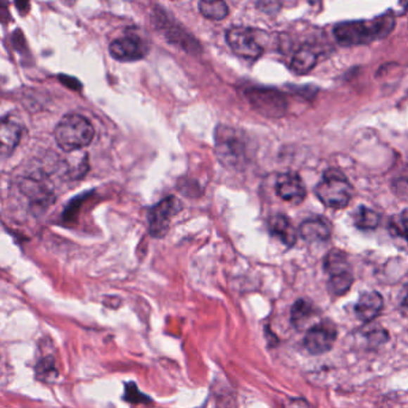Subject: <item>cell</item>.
<instances>
[{
	"mask_svg": "<svg viewBox=\"0 0 408 408\" xmlns=\"http://www.w3.org/2000/svg\"><path fill=\"white\" fill-rule=\"evenodd\" d=\"M181 210V204L175 196H168L155 205L148 212L150 234L153 237H163L168 231L169 223L174 215Z\"/></svg>",
	"mask_w": 408,
	"mask_h": 408,
	"instance_id": "52a82bcc",
	"label": "cell"
},
{
	"mask_svg": "<svg viewBox=\"0 0 408 408\" xmlns=\"http://www.w3.org/2000/svg\"><path fill=\"white\" fill-rule=\"evenodd\" d=\"M65 4L72 5L75 3V0H63Z\"/></svg>",
	"mask_w": 408,
	"mask_h": 408,
	"instance_id": "4316f807",
	"label": "cell"
},
{
	"mask_svg": "<svg viewBox=\"0 0 408 408\" xmlns=\"http://www.w3.org/2000/svg\"><path fill=\"white\" fill-rule=\"evenodd\" d=\"M393 230L396 236L401 237L408 242V210H404L400 216L397 217L395 223H393Z\"/></svg>",
	"mask_w": 408,
	"mask_h": 408,
	"instance_id": "44dd1931",
	"label": "cell"
},
{
	"mask_svg": "<svg viewBox=\"0 0 408 408\" xmlns=\"http://www.w3.org/2000/svg\"><path fill=\"white\" fill-rule=\"evenodd\" d=\"M317 63V56L315 51L312 47H302L295 53L291 61V68L297 75H305L315 68Z\"/></svg>",
	"mask_w": 408,
	"mask_h": 408,
	"instance_id": "9a60e30c",
	"label": "cell"
},
{
	"mask_svg": "<svg viewBox=\"0 0 408 408\" xmlns=\"http://www.w3.org/2000/svg\"><path fill=\"white\" fill-rule=\"evenodd\" d=\"M1 139V155L8 156L16 148L20 141V126L15 121L4 119L0 129Z\"/></svg>",
	"mask_w": 408,
	"mask_h": 408,
	"instance_id": "5bb4252c",
	"label": "cell"
},
{
	"mask_svg": "<svg viewBox=\"0 0 408 408\" xmlns=\"http://www.w3.org/2000/svg\"><path fill=\"white\" fill-rule=\"evenodd\" d=\"M216 155L220 163L230 169H240L248 160V146L243 133L236 128L219 125L215 132Z\"/></svg>",
	"mask_w": 408,
	"mask_h": 408,
	"instance_id": "7a4b0ae2",
	"label": "cell"
},
{
	"mask_svg": "<svg viewBox=\"0 0 408 408\" xmlns=\"http://www.w3.org/2000/svg\"><path fill=\"white\" fill-rule=\"evenodd\" d=\"M51 374L56 375L54 362L52 358H46L41 362L40 365H37V375L41 380H47V378H51Z\"/></svg>",
	"mask_w": 408,
	"mask_h": 408,
	"instance_id": "7402d4cb",
	"label": "cell"
},
{
	"mask_svg": "<svg viewBox=\"0 0 408 408\" xmlns=\"http://www.w3.org/2000/svg\"><path fill=\"white\" fill-rule=\"evenodd\" d=\"M268 228L273 236L278 237L288 247H293V244L296 243L298 231L288 217L283 215L273 216L268 222Z\"/></svg>",
	"mask_w": 408,
	"mask_h": 408,
	"instance_id": "4fadbf2b",
	"label": "cell"
},
{
	"mask_svg": "<svg viewBox=\"0 0 408 408\" xmlns=\"http://www.w3.org/2000/svg\"><path fill=\"white\" fill-rule=\"evenodd\" d=\"M324 267V271L327 272L329 276V274H333V273L343 272V271L351 269L348 254L343 252V250H339V249H334V250L329 252L326 255Z\"/></svg>",
	"mask_w": 408,
	"mask_h": 408,
	"instance_id": "ac0fdd59",
	"label": "cell"
},
{
	"mask_svg": "<svg viewBox=\"0 0 408 408\" xmlns=\"http://www.w3.org/2000/svg\"><path fill=\"white\" fill-rule=\"evenodd\" d=\"M329 293L336 295V296H343L352 286L353 274L351 269L343 271V272L333 273V274H329Z\"/></svg>",
	"mask_w": 408,
	"mask_h": 408,
	"instance_id": "e0dca14e",
	"label": "cell"
},
{
	"mask_svg": "<svg viewBox=\"0 0 408 408\" xmlns=\"http://www.w3.org/2000/svg\"><path fill=\"white\" fill-rule=\"evenodd\" d=\"M395 27V17L392 13H384L372 20L343 22L334 28L338 44L344 47L370 44L372 41L388 37Z\"/></svg>",
	"mask_w": 408,
	"mask_h": 408,
	"instance_id": "6da1fadb",
	"label": "cell"
},
{
	"mask_svg": "<svg viewBox=\"0 0 408 408\" xmlns=\"http://www.w3.org/2000/svg\"><path fill=\"white\" fill-rule=\"evenodd\" d=\"M199 10L205 18L222 20L229 15V8L224 0H200Z\"/></svg>",
	"mask_w": 408,
	"mask_h": 408,
	"instance_id": "2e32d148",
	"label": "cell"
},
{
	"mask_svg": "<svg viewBox=\"0 0 408 408\" xmlns=\"http://www.w3.org/2000/svg\"><path fill=\"white\" fill-rule=\"evenodd\" d=\"M336 340V326L329 321H324L312 326V329H309L305 334L303 344L309 353L317 356L329 352Z\"/></svg>",
	"mask_w": 408,
	"mask_h": 408,
	"instance_id": "ba28073f",
	"label": "cell"
},
{
	"mask_svg": "<svg viewBox=\"0 0 408 408\" xmlns=\"http://www.w3.org/2000/svg\"><path fill=\"white\" fill-rule=\"evenodd\" d=\"M383 297L376 291L364 293L355 305L357 317L363 322H370L380 315L383 309Z\"/></svg>",
	"mask_w": 408,
	"mask_h": 408,
	"instance_id": "7c38bea8",
	"label": "cell"
},
{
	"mask_svg": "<svg viewBox=\"0 0 408 408\" xmlns=\"http://www.w3.org/2000/svg\"><path fill=\"white\" fill-rule=\"evenodd\" d=\"M247 96L253 108L267 117H281L288 108L284 95L274 89H250Z\"/></svg>",
	"mask_w": 408,
	"mask_h": 408,
	"instance_id": "5b68a950",
	"label": "cell"
},
{
	"mask_svg": "<svg viewBox=\"0 0 408 408\" xmlns=\"http://www.w3.org/2000/svg\"><path fill=\"white\" fill-rule=\"evenodd\" d=\"M353 219H355L357 228L362 229V230H372V229H376L380 224L381 216L376 211L362 206L357 210Z\"/></svg>",
	"mask_w": 408,
	"mask_h": 408,
	"instance_id": "ffe728a7",
	"label": "cell"
},
{
	"mask_svg": "<svg viewBox=\"0 0 408 408\" xmlns=\"http://www.w3.org/2000/svg\"><path fill=\"white\" fill-rule=\"evenodd\" d=\"M401 312L404 317H408V284L404 286V291H402V296L400 300Z\"/></svg>",
	"mask_w": 408,
	"mask_h": 408,
	"instance_id": "cb8c5ba5",
	"label": "cell"
},
{
	"mask_svg": "<svg viewBox=\"0 0 408 408\" xmlns=\"http://www.w3.org/2000/svg\"><path fill=\"white\" fill-rule=\"evenodd\" d=\"M110 56L119 61H136L146 56L148 49L144 41L136 35H126L125 37L113 41L109 47Z\"/></svg>",
	"mask_w": 408,
	"mask_h": 408,
	"instance_id": "9c48e42d",
	"label": "cell"
},
{
	"mask_svg": "<svg viewBox=\"0 0 408 408\" xmlns=\"http://www.w3.org/2000/svg\"><path fill=\"white\" fill-rule=\"evenodd\" d=\"M276 192L283 200L291 204H300L307 196L303 180L296 172H285L276 179Z\"/></svg>",
	"mask_w": 408,
	"mask_h": 408,
	"instance_id": "30bf717a",
	"label": "cell"
},
{
	"mask_svg": "<svg viewBox=\"0 0 408 408\" xmlns=\"http://www.w3.org/2000/svg\"><path fill=\"white\" fill-rule=\"evenodd\" d=\"M401 4L404 6V10H408V0H401Z\"/></svg>",
	"mask_w": 408,
	"mask_h": 408,
	"instance_id": "484cf974",
	"label": "cell"
},
{
	"mask_svg": "<svg viewBox=\"0 0 408 408\" xmlns=\"http://www.w3.org/2000/svg\"><path fill=\"white\" fill-rule=\"evenodd\" d=\"M95 136V129L88 119L78 114H68L56 128V141L61 150L72 153L87 148Z\"/></svg>",
	"mask_w": 408,
	"mask_h": 408,
	"instance_id": "3957f363",
	"label": "cell"
},
{
	"mask_svg": "<svg viewBox=\"0 0 408 408\" xmlns=\"http://www.w3.org/2000/svg\"><path fill=\"white\" fill-rule=\"evenodd\" d=\"M279 5H281L279 0H259L257 8L262 10L264 13H273L279 8Z\"/></svg>",
	"mask_w": 408,
	"mask_h": 408,
	"instance_id": "603a6c76",
	"label": "cell"
},
{
	"mask_svg": "<svg viewBox=\"0 0 408 408\" xmlns=\"http://www.w3.org/2000/svg\"><path fill=\"white\" fill-rule=\"evenodd\" d=\"M225 39L232 52L243 59H257L264 52L252 29L232 27L227 32Z\"/></svg>",
	"mask_w": 408,
	"mask_h": 408,
	"instance_id": "8992f818",
	"label": "cell"
},
{
	"mask_svg": "<svg viewBox=\"0 0 408 408\" xmlns=\"http://www.w3.org/2000/svg\"><path fill=\"white\" fill-rule=\"evenodd\" d=\"M15 3H16L17 8L20 10V13L28 11L29 0H15Z\"/></svg>",
	"mask_w": 408,
	"mask_h": 408,
	"instance_id": "d4e9b609",
	"label": "cell"
},
{
	"mask_svg": "<svg viewBox=\"0 0 408 408\" xmlns=\"http://www.w3.org/2000/svg\"><path fill=\"white\" fill-rule=\"evenodd\" d=\"M315 194L326 208L340 210L346 208L352 199V184L343 172L329 169L324 172L320 184H317Z\"/></svg>",
	"mask_w": 408,
	"mask_h": 408,
	"instance_id": "277c9868",
	"label": "cell"
},
{
	"mask_svg": "<svg viewBox=\"0 0 408 408\" xmlns=\"http://www.w3.org/2000/svg\"><path fill=\"white\" fill-rule=\"evenodd\" d=\"M300 236L309 243L329 241L332 235V224L322 216L310 217L300 224Z\"/></svg>",
	"mask_w": 408,
	"mask_h": 408,
	"instance_id": "8fae6325",
	"label": "cell"
},
{
	"mask_svg": "<svg viewBox=\"0 0 408 408\" xmlns=\"http://www.w3.org/2000/svg\"><path fill=\"white\" fill-rule=\"evenodd\" d=\"M315 315V308L312 302L305 300H297L291 309V322L296 329H300Z\"/></svg>",
	"mask_w": 408,
	"mask_h": 408,
	"instance_id": "d6986e66",
	"label": "cell"
}]
</instances>
